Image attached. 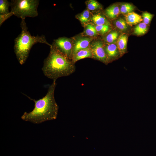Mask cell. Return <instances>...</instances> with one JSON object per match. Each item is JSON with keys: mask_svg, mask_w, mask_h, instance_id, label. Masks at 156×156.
Instances as JSON below:
<instances>
[{"mask_svg": "<svg viewBox=\"0 0 156 156\" xmlns=\"http://www.w3.org/2000/svg\"><path fill=\"white\" fill-rule=\"evenodd\" d=\"M56 85V81H53L46 95L41 99L35 100L28 97L34 102V107L31 111L25 112L21 117L22 119L38 124L56 119L59 109L54 97Z\"/></svg>", "mask_w": 156, "mask_h": 156, "instance_id": "1", "label": "cell"}, {"mask_svg": "<svg viewBox=\"0 0 156 156\" xmlns=\"http://www.w3.org/2000/svg\"><path fill=\"white\" fill-rule=\"evenodd\" d=\"M75 63L59 50L53 44L49 53L44 59L42 70L44 75L53 81L68 76L75 71Z\"/></svg>", "mask_w": 156, "mask_h": 156, "instance_id": "2", "label": "cell"}, {"mask_svg": "<svg viewBox=\"0 0 156 156\" xmlns=\"http://www.w3.org/2000/svg\"><path fill=\"white\" fill-rule=\"evenodd\" d=\"M20 23L21 33L14 40V49L19 63L24 64L27 60L32 46L38 43L46 44L51 47L52 45L47 41L45 36H32L28 30L25 18H22Z\"/></svg>", "mask_w": 156, "mask_h": 156, "instance_id": "3", "label": "cell"}, {"mask_svg": "<svg viewBox=\"0 0 156 156\" xmlns=\"http://www.w3.org/2000/svg\"><path fill=\"white\" fill-rule=\"evenodd\" d=\"M38 0H12L11 12L21 19L26 17H34L38 15Z\"/></svg>", "mask_w": 156, "mask_h": 156, "instance_id": "4", "label": "cell"}, {"mask_svg": "<svg viewBox=\"0 0 156 156\" xmlns=\"http://www.w3.org/2000/svg\"><path fill=\"white\" fill-rule=\"evenodd\" d=\"M90 47L92 53V58L107 64L108 62V58L101 41H93L90 43Z\"/></svg>", "mask_w": 156, "mask_h": 156, "instance_id": "5", "label": "cell"}, {"mask_svg": "<svg viewBox=\"0 0 156 156\" xmlns=\"http://www.w3.org/2000/svg\"><path fill=\"white\" fill-rule=\"evenodd\" d=\"M53 44L59 50L72 60L73 47L70 39L60 37L54 40Z\"/></svg>", "mask_w": 156, "mask_h": 156, "instance_id": "6", "label": "cell"}, {"mask_svg": "<svg viewBox=\"0 0 156 156\" xmlns=\"http://www.w3.org/2000/svg\"><path fill=\"white\" fill-rule=\"evenodd\" d=\"M92 39L87 37H82L77 40L73 47L71 59L78 51L80 50L88 48L90 46Z\"/></svg>", "mask_w": 156, "mask_h": 156, "instance_id": "7", "label": "cell"}, {"mask_svg": "<svg viewBox=\"0 0 156 156\" xmlns=\"http://www.w3.org/2000/svg\"><path fill=\"white\" fill-rule=\"evenodd\" d=\"M108 62L117 58L119 53L117 45L112 43L107 45L105 49Z\"/></svg>", "mask_w": 156, "mask_h": 156, "instance_id": "8", "label": "cell"}, {"mask_svg": "<svg viewBox=\"0 0 156 156\" xmlns=\"http://www.w3.org/2000/svg\"><path fill=\"white\" fill-rule=\"evenodd\" d=\"M92 58V53L91 49L89 47L78 51L72 58L74 63L77 61L86 58Z\"/></svg>", "mask_w": 156, "mask_h": 156, "instance_id": "9", "label": "cell"}, {"mask_svg": "<svg viewBox=\"0 0 156 156\" xmlns=\"http://www.w3.org/2000/svg\"><path fill=\"white\" fill-rule=\"evenodd\" d=\"M125 16L127 23L130 26L137 24L143 20L140 15L133 12L125 14Z\"/></svg>", "mask_w": 156, "mask_h": 156, "instance_id": "10", "label": "cell"}, {"mask_svg": "<svg viewBox=\"0 0 156 156\" xmlns=\"http://www.w3.org/2000/svg\"><path fill=\"white\" fill-rule=\"evenodd\" d=\"M127 40L128 36L125 34H121L118 38L117 46L121 55H122L126 52Z\"/></svg>", "mask_w": 156, "mask_h": 156, "instance_id": "11", "label": "cell"}, {"mask_svg": "<svg viewBox=\"0 0 156 156\" xmlns=\"http://www.w3.org/2000/svg\"><path fill=\"white\" fill-rule=\"evenodd\" d=\"M105 13L107 16L109 18L114 19L116 18L120 12L118 6L115 4L109 7L106 9Z\"/></svg>", "mask_w": 156, "mask_h": 156, "instance_id": "12", "label": "cell"}, {"mask_svg": "<svg viewBox=\"0 0 156 156\" xmlns=\"http://www.w3.org/2000/svg\"><path fill=\"white\" fill-rule=\"evenodd\" d=\"M90 20L95 24L96 25H110L109 22L105 17L99 14L93 15L91 17Z\"/></svg>", "mask_w": 156, "mask_h": 156, "instance_id": "13", "label": "cell"}, {"mask_svg": "<svg viewBox=\"0 0 156 156\" xmlns=\"http://www.w3.org/2000/svg\"><path fill=\"white\" fill-rule=\"evenodd\" d=\"M148 27L147 25L143 22L140 23L134 28V33L138 35H142L146 34L148 31Z\"/></svg>", "mask_w": 156, "mask_h": 156, "instance_id": "14", "label": "cell"}, {"mask_svg": "<svg viewBox=\"0 0 156 156\" xmlns=\"http://www.w3.org/2000/svg\"><path fill=\"white\" fill-rule=\"evenodd\" d=\"M77 18L82 24H87L90 19V15L89 10L87 9L78 15Z\"/></svg>", "mask_w": 156, "mask_h": 156, "instance_id": "15", "label": "cell"}, {"mask_svg": "<svg viewBox=\"0 0 156 156\" xmlns=\"http://www.w3.org/2000/svg\"><path fill=\"white\" fill-rule=\"evenodd\" d=\"M10 3L7 0H0V15H3L9 13V7Z\"/></svg>", "mask_w": 156, "mask_h": 156, "instance_id": "16", "label": "cell"}, {"mask_svg": "<svg viewBox=\"0 0 156 156\" xmlns=\"http://www.w3.org/2000/svg\"><path fill=\"white\" fill-rule=\"evenodd\" d=\"M135 9L134 6L129 3L122 4L120 9V12L123 14H126L132 12Z\"/></svg>", "mask_w": 156, "mask_h": 156, "instance_id": "17", "label": "cell"}, {"mask_svg": "<svg viewBox=\"0 0 156 156\" xmlns=\"http://www.w3.org/2000/svg\"><path fill=\"white\" fill-rule=\"evenodd\" d=\"M86 35L90 37H94L98 34L95 26L91 24L87 25L84 31Z\"/></svg>", "mask_w": 156, "mask_h": 156, "instance_id": "18", "label": "cell"}, {"mask_svg": "<svg viewBox=\"0 0 156 156\" xmlns=\"http://www.w3.org/2000/svg\"><path fill=\"white\" fill-rule=\"evenodd\" d=\"M115 24L116 27L122 31H125L128 29V25L125 20L120 18L115 22Z\"/></svg>", "mask_w": 156, "mask_h": 156, "instance_id": "19", "label": "cell"}, {"mask_svg": "<svg viewBox=\"0 0 156 156\" xmlns=\"http://www.w3.org/2000/svg\"><path fill=\"white\" fill-rule=\"evenodd\" d=\"M86 5L89 10L94 11L97 10L101 8L99 3L96 1L90 0L88 1Z\"/></svg>", "mask_w": 156, "mask_h": 156, "instance_id": "20", "label": "cell"}, {"mask_svg": "<svg viewBox=\"0 0 156 156\" xmlns=\"http://www.w3.org/2000/svg\"><path fill=\"white\" fill-rule=\"evenodd\" d=\"M118 33L116 31H112L105 38V40L110 44L114 42L117 39Z\"/></svg>", "mask_w": 156, "mask_h": 156, "instance_id": "21", "label": "cell"}, {"mask_svg": "<svg viewBox=\"0 0 156 156\" xmlns=\"http://www.w3.org/2000/svg\"><path fill=\"white\" fill-rule=\"evenodd\" d=\"M95 27L97 32L102 34L107 33L110 29L109 25H96Z\"/></svg>", "mask_w": 156, "mask_h": 156, "instance_id": "22", "label": "cell"}, {"mask_svg": "<svg viewBox=\"0 0 156 156\" xmlns=\"http://www.w3.org/2000/svg\"><path fill=\"white\" fill-rule=\"evenodd\" d=\"M154 15L150 13L145 12L142 14L143 23L147 25H148L152 20Z\"/></svg>", "mask_w": 156, "mask_h": 156, "instance_id": "23", "label": "cell"}, {"mask_svg": "<svg viewBox=\"0 0 156 156\" xmlns=\"http://www.w3.org/2000/svg\"><path fill=\"white\" fill-rule=\"evenodd\" d=\"M12 15H14V14L11 12L7 14L0 15V26H1L5 21L10 17Z\"/></svg>", "mask_w": 156, "mask_h": 156, "instance_id": "24", "label": "cell"}]
</instances>
